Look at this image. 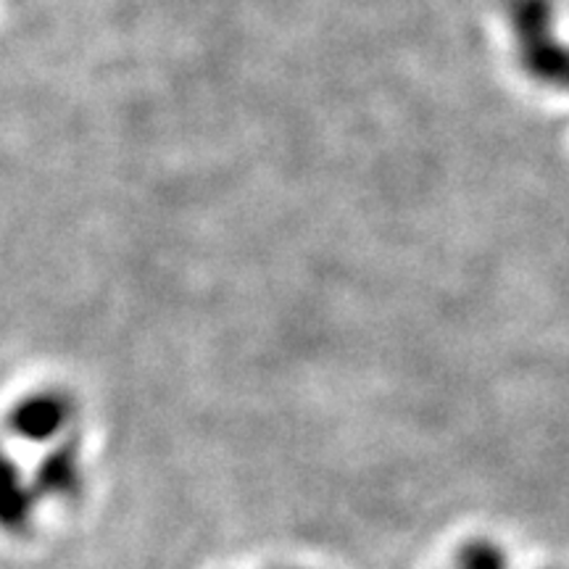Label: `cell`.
I'll use <instances>...</instances> for the list:
<instances>
[{
    "instance_id": "cell-1",
    "label": "cell",
    "mask_w": 569,
    "mask_h": 569,
    "mask_svg": "<svg viewBox=\"0 0 569 569\" xmlns=\"http://www.w3.org/2000/svg\"><path fill=\"white\" fill-rule=\"evenodd\" d=\"M74 422V403L61 393H34L13 407L9 427L27 443L59 440Z\"/></svg>"
},
{
    "instance_id": "cell-2",
    "label": "cell",
    "mask_w": 569,
    "mask_h": 569,
    "mask_svg": "<svg viewBox=\"0 0 569 569\" xmlns=\"http://www.w3.org/2000/svg\"><path fill=\"white\" fill-rule=\"evenodd\" d=\"M82 482V465L74 446H59L42 461L34 486L40 496H71Z\"/></svg>"
},
{
    "instance_id": "cell-3",
    "label": "cell",
    "mask_w": 569,
    "mask_h": 569,
    "mask_svg": "<svg viewBox=\"0 0 569 569\" xmlns=\"http://www.w3.org/2000/svg\"><path fill=\"white\" fill-rule=\"evenodd\" d=\"M451 569H511L509 553L493 540H472L461 546L451 561Z\"/></svg>"
},
{
    "instance_id": "cell-4",
    "label": "cell",
    "mask_w": 569,
    "mask_h": 569,
    "mask_svg": "<svg viewBox=\"0 0 569 569\" xmlns=\"http://www.w3.org/2000/svg\"><path fill=\"white\" fill-rule=\"evenodd\" d=\"M40 490L34 482L24 480H9V488H6V525L9 528H17V525H24L27 519L32 517L34 503H38Z\"/></svg>"
}]
</instances>
